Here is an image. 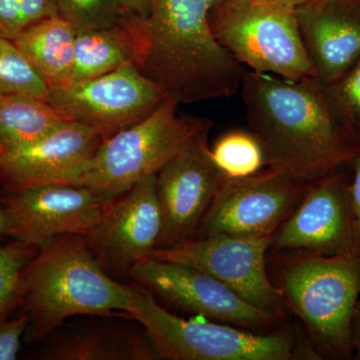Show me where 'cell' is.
<instances>
[{"label": "cell", "mask_w": 360, "mask_h": 360, "mask_svg": "<svg viewBox=\"0 0 360 360\" xmlns=\"http://www.w3.org/2000/svg\"><path fill=\"white\" fill-rule=\"evenodd\" d=\"M271 243L272 236L215 234L169 248H156L150 257L201 270L251 304L283 315L285 303L279 288L270 281L265 262Z\"/></svg>", "instance_id": "30bf717a"}, {"label": "cell", "mask_w": 360, "mask_h": 360, "mask_svg": "<svg viewBox=\"0 0 360 360\" xmlns=\"http://www.w3.org/2000/svg\"><path fill=\"white\" fill-rule=\"evenodd\" d=\"M103 135L90 127L68 120L23 148L0 155V187L13 193L46 184L79 186L80 175Z\"/></svg>", "instance_id": "2e32d148"}, {"label": "cell", "mask_w": 360, "mask_h": 360, "mask_svg": "<svg viewBox=\"0 0 360 360\" xmlns=\"http://www.w3.org/2000/svg\"><path fill=\"white\" fill-rule=\"evenodd\" d=\"M89 315L84 321L63 324L39 343L37 359H160L143 326L132 317L108 319Z\"/></svg>", "instance_id": "e0dca14e"}, {"label": "cell", "mask_w": 360, "mask_h": 360, "mask_svg": "<svg viewBox=\"0 0 360 360\" xmlns=\"http://www.w3.org/2000/svg\"><path fill=\"white\" fill-rule=\"evenodd\" d=\"M11 239L8 214H7L6 205L0 196V245H4Z\"/></svg>", "instance_id": "4dcf8cb0"}, {"label": "cell", "mask_w": 360, "mask_h": 360, "mask_svg": "<svg viewBox=\"0 0 360 360\" xmlns=\"http://www.w3.org/2000/svg\"><path fill=\"white\" fill-rule=\"evenodd\" d=\"M75 39V28L56 15L30 26L13 41L51 89L70 78Z\"/></svg>", "instance_id": "ffe728a7"}, {"label": "cell", "mask_w": 360, "mask_h": 360, "mask_svg": "<svg viewBox=\"0 0 360 360\" xmlns=\"http://www.w3.org/2000/svg\"><path fill=\"white\" fill-rule=\"evenodd\" d=\"M272 245L324 257L360 253L342 180L329 174L307 182L302 200L272 236Z\"/></svg>", "instance_id": "5bb4252c"}, {"label": "cell", "mask_w": 360, "mask_h": 360, "mask_svg": "<svg viewBox=\"0 0 360 360\" xmlns=\"http://www.w3.org/2000/svg\"><path fill=\"white\" fill-rule=\"evenodd\" d=\"M68 120L44 99L0 94V148L4 153L30 146Z\"/></svg>", "instance_id": "44dd1931"}, {"label": "cell", "mask_w": 360, "mask_h": 360, "mask_svg": "<svg viewBox=\"0 0 360 360\" xmlns=\"http://www.w3.org/2000/svg\"><path fill=\"white\" fill-rule=\"evenodd\" d=\"M127 314L143 326L160 359L291 360L319 359L303 352L288 333L257 335L226 324L184 319L168 312L141 284L131 285Z\"/></svg>", "instance_id": "5b68a950"}, {"label": "cell", "mask_w": 360, "mask_h": 360, "mask_svg": "<svg viewBox=\"0 0 360 360\" xmlns=\"http://www.w3.org/2000/svg\"><path fill=\"white\" fill-rule=\"evenodd\" d=\"M167 96L137 66L129 65L77 84L51 87L47 103L68 120L84 123L108 139L141 122Z\"/></svg>", "instance_id": "9c48e42d"}, {"label": "cell", "mask_w": 360, "mask_h": 360, "mask_svg": "<svg viewBox=\"0 0 360 360\" xmlns=\"http://www.w3.org/2000/svg\"><path fill=\"white\" fill-rule=\"evenodd\" d=\"M141 20L127 16L113 27L77 33L72 70L65 84L101 77L122 66H136L141 47Z\"/></svg>", "instance_id": "d6986e66"}, {"label": "cell", "mask_w": 360, "mask_h": 360, "mask_svg": "<svg viewBox=\"0 0 360 360\" xmlns=\"http://www.w3.org/2000/svg\"><path fill=\"white\" fill-rule=\"evenodd\" d=\"M352 162L354 168V181L352 186L347 187V193L355 238L360 248V146Z\"/></svg>", "instance_id": "f1b7e54d"}, {"label": "cell", "mask_w": 360, "mask_h": 360, "mask_svg": "<svg viewBox=\"0 0 360 360\" xmlns=\"http://www.w3.org/2000/svg\"><path fill=\"white\" fill-rule=\"evenodd\" d=\"M49 84L13 40L0 37V94H20L47 101Z\"/></svg>", "instance_id": "603a6c76"}, {"label": "cell", "mask_w": 360, "mask_h": 360, "mask_svg": "<svg viewBox=\"0 0 360 360\" xmlns=\"http://www.w3.org/2000/svg\"><path fill=\"white\" fill-rule=\"evenodd\" d=\"M210 156L220 174L231 179L250 176L267 165L262 143L245 130L225 132L210 148Z\"/></svg>", "instance_id": "7402d4cb"}, {"label": "cell", "mask_w": 360, "mask_h": 360, "mask_svg": "<svg viewBox=\"0 0 360 360\" xmlns=\"http://www.w3.org/2000/svg\"><path fill=\"white\" fill-rule=\"evenodd\" d=\"M2 153H4V150H2V149H1V148H0V155H2Z\"/></svg>", "instance_id": "e575fe53"}, {"label": "cell", "mask_w": 360, "mask_h": 360, "mask_svg": "<svg viewBox=\"0 0 360 360\" xmlns=\"http://www.w3.org/2000/svg\"><path fill=\"white\" fill-rule=\"evenodd\" d=\"M207 139L203 135L156 174L162 214L158 248L193 238L212 205L224 175L213 165Z\"/></svg>", "instance_id": "9a60e30c"}, {"label": "cell", "mask_w": 360, "mask_h": 360, "mask_svg": "<svg viewBox=\"0 0 360 360\" xmlns=\"http://www.w3.org/2000/svg\"><path fill=\"white\" fill-rule=\"evenodd\" d=\"M354 323L355 326L354 333H352V347L356 350L357 359H360V296L355 310Z\"/></svg>", "instance_id": "1f68e13d"}, {"label": "cell", "mask_w": 360, "mask_h": 360, "mask_svg": "<svg viewBox=\"0 0 360 360\" xmlns=\"http://www.w3.org/2000/svg\"><path fill=\"white\" fill-rule=\"evenodd\" d=\"M39 251L21 274L18 311L27 316L25 343L37 345L71 317L127 314L131 286L101 269L84 236H58Z\"/></svg>", "instance_id": "3957f363"}, {"label": "cell", "mask_w": 360, "mask_h": 360, "mask_svg": "<svg viewBox=\"0 0 360 360\" xmlns=\"http://www.w3.org/2000/svg\"><path fill=\"white\" fill-rule=\"evenodd\" d=\"M161 229L162 214L153 174L106 203L101 219L84 238L97 264L115 278L130 276L135 264L151 257Z\"/></svg>", "instance_id": "8fae6325"}, {"label": "cell", "mask_w": 360, "mask_h": 360, "mask_svg": "<svg viewBox=\"0 0 360 360\" xmlns=\"http://www.w3.org/2000/svg\"><path fill=\"white\" fill-rule=\"evenodd\" d=\"M241 90L267 167L309 182L354 160L360 146L333 116L316 78L286 79L245 68Z\"/></svg>", "instance_id": "6da1fadb"}, {"label": "cell", "mask_w": 360, "mask_h": 360, "mask_svg": "<svg viewBox=\"0 0 360 360\" xmlns=\"http://www.w3.org/2000/svg\"><path fill=\"white\" fill-rule=\"evenodd\" d=\"M258 1L276 2V4H288V6L300 7L309 4L314 0H258Z\"/></svg>", "instance_id": "d6a6232c"}, {"label": "cell", "mask_w": 360, "mask_h": 360, "mask_svg": "<svg viewBox=\"0 0 360 360\" xmlns=\"http://www.w3.org/2000/svg\"><path fill=\"white\" fill-rule=\"evenodd\" d=\"M11 239L39 250L58 236H85L106 202L86 186L46 184L4 193Z\"/></svg>", "instance_id": "4fadbf2b"}, {"label": "cell", "mask_w": 360, "mask_h": 360, "mask_svg": "<svg viewBox=\"0 0 360 360\" xmlns=\"http://www.w3.org/2000/svg\"><path fill=\"white\" fill-rule=\"evenodd\" d=\"M130 276L169 304L213 321L262 329L281 317L251 304L225 284L189 265L148 257L132 267Z\"/></svg>", "instance_id": "7c38bea8"}, {"label": "cell", "mask_w": 360, "mask_h": 360, "mask_svg": "<svg viewBox=\"0 0 360 360\" xmlns=\"http://www.w3.org/2000/svg\"><path fill=\"white\" fill-rule=\"evenodd\" d=\"M321 84L333 116L360 146V58L335 82Z\"/></svg>", "instance_id": "cb8c5ba5"}, {"label": "cell", "mask_w": 360, "mask_h": 360, "mask_svg": "<svg viewBox=\"0 0 360 360\" xmlns=\"http://www.w3.org/2000/svg\"><path fill=\"white\" fill-rule=\"evenodd\" d=\"M305 51L322 84L342 77L360 58V6L354 0H314L297 7Z\"/></svg>", "instance_id": "ac0fdd59"}, {"label": "cell", "mask_w": 360, "mask_h": 360, "mask_svg": "<svg viewBox=\"0 0 360 360\" xmlns=\"http://www.w3.org/2000/svg\"><path fill=\"white\" fill-rule=\"evenodd\" d=\"M37 251L14 239L0 245V319L20 310L21 274Z\"/></svg>", "instance_id": "d4e9b609"}, {"label": "cell", "mask_w": 360, "mask_h": 360, "mask_svg": "<svg viewBox=\"0 0 360 360\" xmlns=\"http://www.w3.org/2000/svg\"><path fill=\"white\" fill-rule=\"evenodd\" d=\"M222 0H153L141 20L137 68L179 104L229 98L245 68L219 44L210 25Z\"/></svg>", "instance_id": "7a4b0ae2"}, {"label": "cell", "mask_w": 360, "mask_h": 360, "mask_svg": "<svg viewBox=\"0 0 360 360\" xmlns=\"http://www.w3.org/2000/svg\"><path fill=\"white\" fill-rule=\"evenodd\" d=\"M122 13L129 18L144 20L150 13L153 0H115Z\"/></svg>", "instance_id": "f546056e"}, {"label": "cell", "mask_w": 360, "mask_h": 360, "mask_svg": "<svg viewBox=\"0 0 360 360\" xmlns=\"http://www.w3.org/2000/svg\"><path fill=\"white\" fill-rule=\"evenodd\" d=\"M56 15V0H0V37L13 40L30 26Z\"/></svg>", "instance_id": "4316f807"}, {"label": "cell", "mask_w": 360, "mask_h": 360, "mask_svg": "<svg viewBox=\"0 0 360 360\" xmlns=\"http://www.w3.org/2000/svg\"><path fill=\"white\" fill-rule=\"evenodd\" d=\"M354 1L355 2V4H359V6H360V0H354Z\"/></svg>", "instance_id": "836d02e7"}, {"label": "cell", "mask_w": 360, "mask_h": 360, "mask_svg": "<svg viewBox=\"0 0 360 360\" xmlns=\"http://www.w3.org/2000/svg\"><path fill=\"white\" fill-rule=\"evenodd\" d=\"M210 25L220 44L248 70L298 80L315 77L300 34L297 7L222 0Z\"/></svg>", "instance_id": "8992f818"}, {"label": "cell", "mask_w": 360, "mask_h": 360, "mask_svg": "<svg viewBox=\"0 0 360 360\" xmlns=\"http://www.w3.org/2000/svg\"><path fill=\"white\" fill-rule=\"evenodd\" d=\"M307 182L269 167L241 179L222 176L195 238L272 236L302 200Z\"/></svg>", "instance_id": "ba28073f"}, {"label": "cell", "mask_w": 360, "mask_h": 360, "mask_svg": "<svg viewBox=\"0 0 360 360\" xmlns=\"http://www.w3.org/2000/svg\"><path fill=\"white\" fill-rule=\"evenodd\" d=\"M56 6L77 33L113 27L127 18L115 0H56Z\"/></svg>", "instance_id": "484cf974"}, {"label": "cell", "mask_w": 360, "mask_h": 360, "mask_svg": "<svg viewBox=\"0 0 360 360\" xmlns=\"http://www.w3.org/2000/svg\"><path fill=\"white\" fill-rule=\"evenodd\" d=\"M27 321V316L22 312L13 319H0V360L18 359Z\"/></svg>", "instance_id": "83f0119b"}, {"label": "cell", "mask_w": 360, "mask_h": 360, "mask_svg": "<svg viewBox=\"0 0 360 360\" xmlns=\"http://www.w3.org/2000/svg\"><path fill=\"white\" fill-rule=\"evenodd\" d=\"M179 105L172 97H165L141 122L104 139L85 165L79 186L108 203L141 180L158 174L175 156L210 134V120L180 115Z\"/></svg>", "instance_id": "277c9868"}, {"label": "cell", "mask_w": 360, "mask_h": 360, "mask_svg": "<svg viewBox=\"0 0 360 360\" xmlns=\"http://www.w3.org/2000/svg\"><path fill=\"white\" fill-rule=\"evenodd\" d=\"M279 283L285 305L322 345L341 354L350 349L360 296V253L295 257L281 267Z\"/></svg>", "instance_id": "52a82bcc"}]
</instances>
